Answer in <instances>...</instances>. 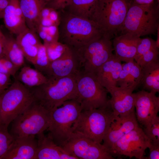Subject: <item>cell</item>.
Returning <instances> with one entry per match:
<instances>
[{
	"instance_id": "6da1fadb",
	"label": "cell",
	"mask_w": 159,
	"mask_h": 159,
	"mask_svg": "<svg viewBox=\"0 0 159 159\" xmlns=\"http://www.w3.org/2000/svg\"><path fill=\"white\" fill-rule=\"evenodd\" d=\"M77 76L47 77L45 83L29 88L36 101L50 111L61 106L67 101L77 100Z\"/></svg>"
},
{
	"instance_id": "7a4b0ae2",
	"label": "cell",
	"mask_w": 159,
	"mask_h": 159,
	"mask_svg": "<svg viewBox=\"0 0 159 159\" xmlns=\"http://www.w3.org/2000/svg\"><path fill=\"white\" fill-rule=\"evenodd\" d=\"M64 13L59 26V39L69 47L77 49L103 34L92 20Z\"/></svg>"
},
{
	"instance_id": "3957f363",
	"label": "cell",
	"mask_w": 159,
	"mask_h": 159,
	"mask_svg": "<svg viewBox=\"0 0 159 159\" xmlns=\"http://www.w3.org/2000/svg\"><path fill=\"white\" fill-rule=\"evenodd\" d=\"M159 27V1L139 5L130 4L124 21L119 32L140 37L155 34Z\"/></svg>"
},
{
	"instance_id": "277c9868",
	"label": "cell",
	"mask_w": 159,
	"mask_h": 159,
	"mask_svg": "<svg viewBox=\"0 0 159 159\" xmlns=\"http://www.w3.org/2000/svg\"><path fill=\"white\" fill-rule=\"evenodd\" d=\"M116 117L108 102L103 107L82 111L73 125L72 132H80L101 143Z\"/></svg>"
},
{
	"instance_id": "5b68a950",
	"label": "cell",
	"mask_w": 159,
	"mask_h": 159,
	"mask_svg": "<svg viewBox=\"0 0 159 159\" xmlns=\"http://www.w3.org/2000/svg\"><path fill=\"white\" fill-rule=\"evenodd\" d=\"M129 4L127 0H98L90 19L111 39L119 32Z\"/></svg>"
},
{
	"instance_id": "8992f818",
	"label": "cell",
	"mask_w": 159,
	"mask_h": 159,
	"mask_svg": "<svg viewBox=\"0 0 159 159\" xmlns=\"http://www.w3.org/2000/svg\"><path fill=\"white\" fill-rule=\"evenodd\" d=\"M82 111L80 103L76 100L67 101L61 106L50 110L47 136L62 147L72 133V127Z\"/></svg>"
},
{
	"instance_id": "52a82bcc",
	"label": "cell",
	"mask_w": 159,
	"mask_h": 159,
	"mask_svg": "<svg viewBox=\"0 0 159 159\" xmlns=\"http://www.w3.org/2000/svg\"><path fill=\"white\" fill-rule=\"evenodd\" d=\"M0 97V124L8 126L36 101L29 88L16 78Z\"/></svg>"
},
{
	"instance_id": "ba28073f",
	"label": "cell",
	"mask_w": 159,
	"mask_h": 159,
	"mask_svg": "<svg viewBox=\"0 0 159 159\" xmlns=\"http://www.w3.org/2000/svg\"><path fill=\"white\" fill-rule=\"evenodd\" d=\"M50 120V111L35 101L12 122L10 133L14 139L37 135L47 130Z\"/></svg>"
},
{
	"instance_id": "9c48e42d",
	"label": "cell",
	"mask_w": 159,
	"mask_h": 159,
	"mask_svg": "<svg viewBox=\"0 0 159 159\" xmlns=\"http://www.w3.org/2000/svg\"><path fill=\"white\" fill-rule=\"evenodd\" d=\"M76 100L82 111L101 107L108 103V92L94 74L81 71L76 77Z\"/></svg>"
},
{
	"instance_id": "30bf717a",
	"label": "cell",
	"mask_w": 159,
	"mask_h": 159,
	"mask_svg": "<svg viewBox=\"0 0 159 159\" xmlns=\"http://www.w3.org/2000/svg\"><path fill=\"white\" fill-rule=\"evenodd\" d=\"M111 39L102 34L74 50L80 62L81 70L95 74L113 55Z\"/></svg>"
},
{
	"instance_id": "8fae6325",
	"label": "cell",
	"mask_w": 159,
	"mask_h": 159,
	"mask_svg": "<svg viewBox=\"0 0 159 159\" xmlns=\"http://www.w3.org/2000/svg\"><path fill=\"white\" fill-rule=\"evenodd\" d=\"M62 147L78 159H115L110 150L102 144L78 132H72Z\"/></svg>"
},
{
	"instance_id": "7c38bea8",
	"label": "cell",
	"mask_w": 159,
	"mask_h": 159,
	"mask_svg": "<svg viewBox=\"0 0 159 159\" xmlns=\"http://www.w3.org/2000/svg\"><path fill=\"white\" fill-rule=\"evenodd\" d=\"M150 142L143 130L139 126L127 133L118 140L110 150L114 157L123 155L130 159L145 158V150Z\"/></svg>"
},
{
	"instance_id": "4fadbf2b",
	"label": "cell",
	"mask_w": 159,
	"mask_h": 159,
	"mask_svg": "<svg viewBox=\"0 0 159 159\" xmlns=\"http://www.w3.org/2000/svg\"><path fill=\"white\" fill-rule=\"evenodd\" d=\"M136 117L138 123L146 127L159 111V97L155 93L144 90L134 93Z\"/></svg>"
},
{
	"instance_id": "5bb4252c",
	"label": "cell",
	"mask_w": 159,
	"mask_h": 159,
	"mask_svg": "<svg viewBox=\"0 0 159 159\" xmlns=\"http://www.w3.org/2000/svg\"><path fill=\"white\" fill-rule=\"evenodd\" d=\"M81 71L80 62L75 50L68 47L59 58L51 62L43 73L47 77L77 76Z\"/></svg>"
},
{
	"instance_id": "9a60e30c",
	"label": "cell",
	"mask_w": 159,
	"mask_h": 159,
	"mask_svg": "<svg viewBox=\"0 0 159 159\" xmlns=\"http://www.w3.org/2000/svg\"><path fill=\"white\" fill-rule=\"evenodd\" d=\"M139 126L135 111L116 117L103 139L102 144L110 151L118 140Z\"/></svg>"
},
{
	"instance_id": "2e32d148",
	"label": "cell",
	"mask_w": 159,
	"mask_h": 159,
	"mask_svg": "<svg viewBox=\"0 0 159 159\" xmlns=\"http://www.w3.org/2000/svg\"><path fill=\"white\" fill-rule=\"evenodd\" d=\"M134 90L130 88L118 86L107 90L111 96L109 102L115 116L135 111Z\"/></svg>"
},
{
	"instance_id": "e0dca14e",
	"label": "cell",
	"mask_w": 159,
	"mask_h": 159,
	"mask_svg": "<svg viewBox=\"0 0 159 159\" xmlns=\"http://www.w3.org/2000/svg\"><path fill=\"white\" fill-rule=\"evenodd\" d=\"M38 146L35 135L14 139L2 159H35Z\"/></svg>"
},
{
	"instance_id": "ac0fdd59",
	"label": "cell",
	"mask_w": 159,
	"mask_h": 159,
	"mask_svg": "<svg viewBox=\"0 0 159 159\" xmlns=\"http://www.w3.org/2000/svg\"><path fill=\"white\" fill-rule=\"evenodd\" d=\"M37 135L38 146L35 159H78L45 136L44 132Z\"/></svg>"
},
{
	"instance_id": "d6986e66",
	"label": "cell",
	"mask_w": 159,
	"mask_h": 159,
	"mask_svg": "<svg viewBox=\"0 0 159 159\" xmlns=\"http://www.w3.org/2000/svg\"><path fill=\"white\" fill-rule=\"evenodd\" d=\"M140 39L128 33L115 37L113 41L115 54L121 61L126 62L134 60Z\"/></svg>"
},
{
	"instance_id": "ffe728a7",
	"label": "cell",
	"mask_w": 159,
	"mask_h": 159,
	"mask_svg": "<svg viewBox=\"0 0 159 159\" xmlns=\"http://www.w3.org/2000/svg\"><path fill=\"white\" fill-rule=\"evenodd\" d=\"M122 64L121 61L113 54L94 74L101 85L107 90L117 86Z\"/></svg>"
},
{
	"instance_id": "44dd1931",
	"label": "cell",
	"mask_w": 159,
	"mask_h": 159,
	"mask_svg": "<svg viewBox=\"0 0 159 159\" xmlns=\"http://www.w3.org/2000/svg\"><path fill=\"white\" fill-rule=\"evenodd\" d=\"M3 18L6 28L16 35L27 28L19 0H10L4 10Z\"/></svg>"
},
{
	"instance_id": "7402d4cb",
	"label": "cell",
	"mask_w": 159,
	"mask_h": 159,
	"mask_svg": "<svg viewBox=\"0 0 159 159\" xmlns=\"http://www.w3.org/2000/svg\"><path fill=\"white\" fill-rule=\"evenodd\" d=\"M16 39L24 58L33 64L42 43L37 32L27 27L17 35Z\"/></svg>"
},
{
	"instance_id": "603a6c76",
	"label": "cell",
	"mask_w": 159,
	"mask_h": 159,
	"mask_svg": "<svg viewBox=\"0 0 159 159\" xmlns=\"http://www.w3.org/2000/svg\"><path fill=\"white\" fill-rule=\"evenodd\" d=\"M28 28L36 32L42 10L47 6L48 0H19Z\"/></svg>"
},
{
	"instance_id": "cb8c5ba5",
	"label": "cell",
	"mask_w": 159,
	"mask_h": 159,
	"mask_svg": "<svg viewBox=\"0 0 159 159\" xmlns=\"http://www.w3.org/2000/svg\"><path fill=\"white\" fill-rule=\"evenodd\" d=\"M142 76V68L134 60L125 62L122 64L117 86L135 90L140 84Z\"/></svg>"
},
{
	"instance_id": "d4e9b609",
	"label": "cell",
	"mask_w": 159,
	"mask_h": 159,
	"mask_svg": "<svg viewBox=\"0 0 159 159\" xmlns=\"http://www.w3.org/2000/svg\"><path fill=\"white\" fill-rule=\"evenodd\" d=\"M159 48L156 41L150 38H141L138 44L135 61L141 67L159 60Z\"/></svg>"
},
{
	"instance_id": "484cf974",
	"label": "cell",
	"mask_w": 159,
	"mask_h": 159,
	"mask_svg": "<svg viewBox=\"0 0 159 159\" xmlns=\"http://www.w3.org/2000/svg\"><path fill=\"white\" fill-rule=\"evenodd\" d=\"M142 76L140 84L145 89L156 93L159 92V60L141 67Z\"/></svg>"
},
{
	"instance_id": "4316f807",
	"label": "cell",
	"mask_w": 159,
	"mask_h": 159,
	"mask_svg": "<svg viewBox=\"0 0 159 159\" xmlns=\"http://www.w3.org/2000/svg\"><path fill=\"white\" fill-rule=\"evenodd\" d=\"M15 78L29 87L42 85L48 79L42 72L27 66H24L21 69L17 77Z\"/></svg>"
},
{
	"instance_id": "83f0119b",
	"label": "cell",
	"mask_w": 159,
	"mask_h": 159,
	"mask_svg": "<svg viewBox=\"0 0 159 159\" xmlns=\"http://www.w3.org/2000/svg\"><path fill=\"white\" fill-rule=\"evenodd\" d=\"M98 0H71L66 8L68 13L90 19Z\"/></svg>"
},
{
	"instance_id": "f1b7e54d",
	"label": "cell",
	"mask_w": 159,
	"mask_h": 159,
	"mask_svg": "<svg viewBox=\"0 0 159 159\" xmlns=\"http://www.w3.org/2000/svg\"><path fill=\"white\" fill-rule=\"evenodd\" d=\"M3 52L4 55L17 67L20 68L24 64L25 58L16 39L6 36Z\"/></svg>"
},
{
	"instance_id": "f546056e",
	"label": "cell",
	"mask_w": 159,
	"mask_h": 159,
	"mask_svg": "<svg viewBox=\"0 0 159 159\" xmlns=\"http://www.w3.org/2000/svg\"><path fill=\"white\" fill-rule=\"evenodd\" d=\"M8 127L4 124L0 125V159H2L14 140L8 131Z\"/></svg>"
},
{
	"instance_id": "4dcf8cb0",
	"label": "cell",
	"mask_w": 159,
	"mask_h": 159,
	"mask_svg": "<svg viewBox=\"0 0 159 159\" xmlns=\"http://www.w3.org/2000/svg\"><path fill=\"white\" fill-rule=\"evenodd\" d=\"M44 44L45 47L50 63L59 58L68 47L66 44L59 41Z\"/></svg>"
},
{
	"instance_id": "1f68e13d",
	"label": "cell",
	"mask_w": 159,
	"mask_h": 159,
	"mask_svg": "<svg viewBox=\"0 0 159 159\" xmlns=\"http://www.w3.org/2000/svg\"><path fill=\"white\" fill-rule=\"evenodd\" d=\"M50 63L45 47L41 43L39 47L33 65L36 69L43 74L48 68Z\"/></svg>"
},
{
	"instance_id": "d6a6232c",
	"label": "cell",
	"mask_w": 159,
	"mask_h": 159,
	"mask_svg": "<svg viewBox=\"0 0 159 159\" xmlns=\"http://www.w3.org/2000/svg\"><path fill=\"white\" fill-rule=\"evenodd\" d=\"M143 130L150 142L159 144V117L157 116Z\"/></svg>"
},
{
	"instance_id": "836d02e7",
	"label": "cell",
	"mask_w": 159,
	"mask_h": 159,
	"mask_svg": "<svg viewBox=\"0 0 159 159\" xmlns=\"http://www.w3.org/2000/svg\"><path fill=\"white\" fill-rule=\"evenodd\" d=\"M20 68L15 65L4 55L0 57V73L13 76Z\"/></svg>"
},
{
	"instance_id": "e575fe53",
	"label": "cell",
	"mask_w": 159,
	"mask_h": 159,
	"mask_svg": "<svg viewBox=\"0 0 159 159\" xmlns=\"http://www.w3.org/2000/svg\"><path fill=\"white\" fill-rule=\"evenodd\" d=\"M71 0H48L47 6L62 11L66 9Z\"/></svg>"
},
{
	"instance_id": "d590c367",
	"label": "cell",
	"mask_w": 159,
	"mask_h": 159,
	"mask_svg": "<svg viewBox=\"0 0 159 159\" xmlns=\"http://www.w3.org/2000/svg\"><path fill=\"white\" fill-rule=\"evenodd\" d=\"M11 77L9 75L0 73V96L11 84Z\"/></svg>"
},
{
	"instance_id": "8d00e7d4",
	"label": "cell",
	"mask_w": 159,
	"mask_h": 159,
	"mask_svg": "<svg viewBox=\"0 0 159 159\" xmlns=\"http://www.w3.org/2000/svg\"><path fill=\"white\" fill-rule=\"evenodd\" d=\"M148 148L150 150L149 156L145 157L146 159H159V144H155L150 143Z\"/></svg>"
},
{
	"instance_id": "74e56055",
	"label": "cell",
	"mask_w": 159,
	"mask_h": 159,
	"mask_svg": "<svg viewBox=\"0 0 159 159\" xmlns=\"http://www.w3.org/2000/svg\"><path fill=\"white\" fill-rule=\"evenodd\" d=\"M49 18L54 25L59 26L61 21V15L58 11L52 8Z\"/></svg>"
},
{
	"instance_id": "f35d334b",
	"label": "cell",
	"mask_w": 159,
	"mask_h": 159,
	"mask_svg": "<svg viewBox=\"0 0 159 159\" xmlns=\"http://www.w3.org/2000/svg\"><path fill=\"white\" fill-rule=\"evenodd\" d=\"M10 0H1L0 1V19L3 18L4 10Z\"/></svg>"
},
{
	"instance_id": "ab89813d",
	"label": "cell",
	"mask_w": 159,
	"mask_h": 159,
	"mask_svg": "<svg viewBox=\"0 0 159 159\" xmlns=\"http://www.w3.org/2000/svg\"><path fill=\"white\" fill-rule=\"evenodd\" d=\"M52 8L46 6L41 11L40 14L39 20L41 19L49 18Z\"/></svg>"
},
{
	"instance_id": "60d3db41",
	"label": "cell",
	"mask_w": 159,
	"mask_h": 159,
	"mask_svg": "<svg viewBox=\"0 0 159 159\" xmlns=\"http://www.w3.org/2000/svg\"><path fill=\"white\" fill-rule=\"evenodd\" d=\"M52 25H55L54 24L49 18L41 19L39 20V26H48Z\"/></svg>"
},
{
	"instance_id": "b9f144b4",
	"label": "cell",
	"mask_w": 159,
	"mask_h": 159,
	"mask_svg": "<svg viewBox=\"0 0 159 159\" xmlns=\"http://www.w3.org/2000/svg\"><path fill=\"white\" fill-rule=\"evenodd\" d=\"M6 37V36L3 34L0 29V57L4 55V44Z\"/></svg>"
},
{
	"instance_id": "7bdbcfd3",
	"label": "cell",
	"mask_w": 159,
	"mask_h": 159,
	"mask_svg": "<svg viewBox=\"0 0 159 159\" xmlns=\"http://www.w3.org/2000/svg\"><path fill=\"white\" fill-rule=\"evenodd\" d=\"M155 0H133V2L138 4L144 5L151 4Z\"/></svg>"
},
{
	"instance_id": "ee69618b",
	"label": "cell",
	"mask_w": 159,
	"mask_h": 159,
	"mask_svg": "<svg viewBox=\"0 0 159 159\" xmlns=\"http://www.w3.org/2000/svg\"><path fill=\"white\" fill-rule=\"evenodd\" d=\"M157 33H158V34H157V40L156 41V44L157 45V47L159 48V27L158 28V30H157Z\"/></svg>"
},
{
	"instance_id": "f6af8a7d",
	"label": "cell",
	"mask_w": 159,
	"mask_h": 159,
	"mask_svg": "<svg viewBox=\"0 0 159 159\" xmlns=\"http://www.w3.org/2000/svg\"></svg>"
},
{
	"instance_id": "bcb514c9",
	"label": "cell",
	"mask_w": 159,
	"mask_h": 159,
	"mask_svg": "<svg viewBox=\"0 0 159 159\" xmlns=\"http://www.w3.org/2000/svg\"><path fill=\"white\" fill-rule=\"evenodd\" d=\"M1 0H0V1Z\"/></svg>"
}]
</instances>
